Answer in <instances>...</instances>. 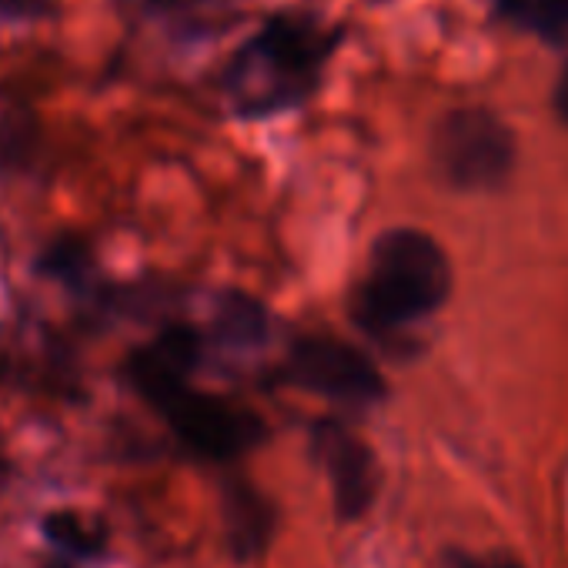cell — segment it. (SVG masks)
<instances>
[{"instance_id": "5b68a950", "label": "cell", "mask_w": 568, "mask_h": 568, "mask_svg": "<svg viewBox=\"0 0 568 568\" xmlns=\"http://www.w3.org/2000/svg\"><path fill=\"white\" fill-rule=\"evenodd\" d=\"M288 378L298 388L345 402L372 405L385 395V378L368 355L338 338H302L288 355Z\"/></svg>"}, {"instance_id": "6da1fadb", "label": "cell", "mask_w": 568, "mask_h": 568, "mask_svg": "<svg viewBox=\"0 0 568 568\" xmlns=\"http://www.w3.org/2000/svg\"><path fill=\"white\" fill-rule=\"evenodd\" d=\"M335 48V34L322 24L284 14L254 34L227 64L224 91L241 114L284 111L305 101Z\"/></svg>"}, {"instance_id": "7a4b0ae2", "label": "cell", "mask_w": 568, "mask_h": 568, "mask_svg": "<svg viewBox=\"0 0 568 568\" xmlns=\"http://www.w3.org/2000/svg\"><path fill=\"white\" fill-rule=\"evenodd\" d=\"M452 261L418 227H392L375 237L355 315L368 328H402L435 315L452 295Z\"/></svg>"}, {"instance_id": "9c48e42d", "label": "cell", "mask_w": 568, "mask_h": 568, "mask_svg": "<svg viewBox=\"0 0 568 568\" xmlns=\"http://www.w3.org/2000/svg\"><path fill=\"white\" fill-rule=\"evenodd\" d=\"M227 531L241 555L257 551L271 535V508L247 485H237L234 491H227Z\"/></svg>"}, {"instance_id": "2e32d148", "label": "cell", "mask_w": 568, "mask_h": 568, "mask_svg": "<svg viewBox=\"0 0 568 568\" xmlns=\"http://www.w3.org/2000/svg\"><path fill=\"white\" fill-rule=\"evenodd\" d=\"M44 568H74L71 561H64V558H58V561H48Z\"/></svg>"}, {"instance_id": "30bf717a", "label": "cell", "mask_w": 568, "mask_h": 568, "mask_svg": "<svg viewBox=\"0 0 568 568\" xmlns=\"http://www.w3.org/2000/svg\"><path fill=\"white\" fill-rule=\"evenodd\" d=\"M498 11L548 44H568V0H495Z\"/></svg>"}, {"instance_id": "4fadbf2b", "label": "cell", "mask_w": 568, "mask_h": 568, "mask_svg": "<svg viewBox=\"0 0 568 568\" xmlns=\"http://www.w3.org/2000/svg\"><path fill=\"white\" fill-rule=\"evenodd\" d=\"M442 568H525L515 555L505 551H485V555H471V551H448Z\"/></svg>"}, {"instance_id": "3957f363", "label": "cell", "mask_w": 568, "mask_h": 568, "mask_svg": "<svg viewBox=\"0 0 568 568\" xmlns=\"http://www.w3.org/2000/svg\"><path fill=\"white\" fill-rule=\"evenodd\" d=\"M432 158L452 187L495 191L515 168V134L485 108H458L438 121Z\"/></svg>"}, {"instance_id": "8992f818", "label": "cell", "mask_w": 568, "mask_h": 568, "mask_svg": "<svg viewBox=\"0 0 568 568\" xmlns=\"http://www.w3.org/2000/svg\"><path fill=\"white\" fill-rule=\"evenodd\" d=\"M315 448L328 468L338 515L345 521L365 515L368 505L375 501V491H378V465H375L372 448L358 435H352L348 428H342L335 422L318 425Z\"/></svg>"}, {"instance_id": "8fae6325", "label": "cell", "mask_w": 568, "mask_h": 568, "mask_svg": "<svg viewBox=\"0 0 568 568\" xmlns=\"http://www.w3.org/2000/svg\"><path fill=\"white\" fill-rule=\"evenodd\" d=\"M217 335L221 342L227 345H254L264 338V312L257 302H251L247 295H231L224 298L221 305V315H217Z\"/></svg>"}, {"instance_id": "277c9868", "label": "cell", "mask_w": 568, "mask_h": 568, "mask_svg": "<svg viewBox=\"0 0 568 568\" xmlns=\"http://www.w3.org/2000/svg\"><path fill=\"white\" fill-rule=\"evenodd\" d=\"M154 408L164 415L171 432L204 458H237L264 438V425L254 412L237 408L227 398L204 395L191 385L168 392Z\"/></svg>"}, {"instance_id": "9a60e30c", "label": "cell", "mask_w": 568, "mask_h": 568, "mask_svg": "<svg viewBox=\"0 0 568 568\" xmlns=\"http://www.w3.org/2000/svg\"><path fill=\"white\" fill-rule=\"evenodd\" d=\"M555 111L568 124V64H565V71H561V78L555 84Z\"/></svg>"}, {"instance_id": "5bb4252c", "label": "cell", "mask_w": 568, "mask_h": 568, "mask_svg": "<svg viewBox=\"0 0 568 568\" xmlns=\"http://www.w3.org/2000/svg\"><path fill=\"white\" fill-rule=\"evenodd\" d=\"M4 18H44L51 14V0H0Z\"/></svg>"}, {"instance_id": "ba28073f", "label": "cell", "mask_w": 568, "mask_h": 568, "mask_svg": "<svg viewBox=\"0 0 568 568\" xmlns=\"http://www.w3.org/2000/svg\"><path fill=\"white\" fill-rule=\"evenodd\" d=\"M41 535L68 558H101L108 548V531L101 521L84 518L81 511L61 508L41 518Z\"/></svg>"}, {"instance_id": "52a82bcc", "label": "cell", "mask_w": 568, "mask_h": 568, "mask_svg": "<svg viewBox=\"0 0 568 568\" xmlns=\"http://www.w3.org/2000/svg\"><path fill=\"white\" fill-rule=\"evenodd\" d=\"M201 362V338L191 328H164L154 342L128 358V378L144 402H161L168 392L187 385V375Z\"/></svg>"}, {"instance_id": "7c38bea8", "label": "cell", "mask_w": 568, "mask_h": 568, "mask_svg": "<svg viewBox=\"0 0 568 568\" xmlns=\"http://www.w3.org/2000/svg\"><path fill=\"white\" fill-rule=\"evenodd\" d=\"M84 264H88L84 244L74 241V237H64V241L48 244V251H44V257H41V274L64 277V281H78V277L84 274Z\"/></svg>"}]
</instances>
